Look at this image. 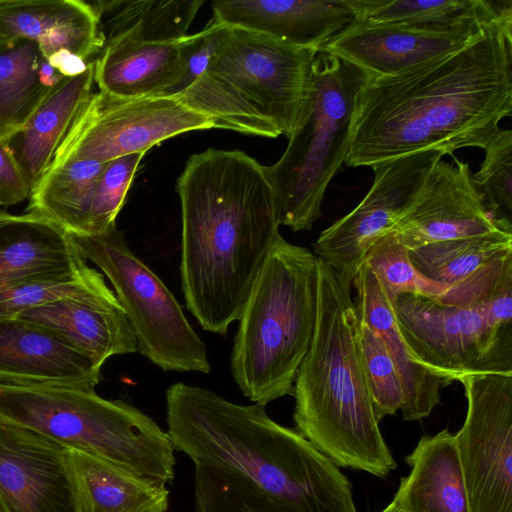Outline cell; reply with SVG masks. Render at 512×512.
<instances>
[{
    "label": "cell",
    "instance_id": "4dcf8cb0",
    "mask_svg": "<svg viewBox=\"0 0 512 512\" xmlns=\"http://www.w3.org/2000/svg\"><path fill=\"white\" fill-rule=\"evenodd\" d=\"M45 59L39 45L17 38L0 41V138L6 141L20 130L53 89L39 79Z\"/></svg>",
    "mask_w": 512,
    "mask_h": 512
},
{
    "label": "cell",
    "instance_id": "8992f818",
    "mask_svg": "<svg viewBox=\"0 0 512 512\" xmlns=\"http://www.w3.org/2000/svg\"><path fill=\"white\" fill-rule=\"evenodd\" d=\"M317 52L232 27L205 72L177 97L214 128L288 139L301 121Z\"/></svg>",
    "mask_w": 512,
    "mask_h": 512
},
{
    "label": "cell",
    "instance_id": "d4e9b609",
    "mask_svg": "<svg viewBox=\"0 0 512 512\" xmlns=\"http://www.w3.org/2000/svg\"><path fill=\"white\" fill-rule=\"evenodd\" d=\"M85 263L71 236L58 226L33 213L0 211V287Z\"/></svg>",
    "mask_w": 512,
    "mask_h": 512
},
{
    "label": "cell",
    "instance_id": "4316f807",
    "mask_svg": "<svg viewBox=\"0 0 512 512\" xmlns=\"http://www.w3.org/2000/svg\"><path fill=\"white\" fill-rule=\"evenodd\" d=\"M357 20L435 31L482 28L512 19L511 0H349Z\"/></svg>",
    "mask_w": 512,
    "mask_h": 512
},
{
    "label": "cell",
    "instance_id": "e0dca14e",
    "mask_svg": "<svg viewBox=\"0 0 512 512\" xmlns=\"http://www.w3.org/2000/svg\"><path fill=\"white\" fill-rule=\"evenodd\" d=\"M18 318L58 336L97 369L112 356L137 351L126 314L106 283L86 295L30 309Z\"/></svg>",
    "mask_w": 512,
    "mask_h": 512
},
{
    "label": "cell",
    "instance_id": "74e56055",
    "mask_svg": "<svg viewBox=\"0 0 512 512\" xmlns=\"http://www.w3.org/2000/svg\"><path fill=\"white\" fill-rule=\"evenodd\" d=\"M232 27L214 20L201 31L178 41L183 73L167 95L178 96L187 90L207 69L229 39Z\"/></svg>",
    "mask_w": 512,
    "mask_h": 512
},
{
    "label": "cell",
    "instance_id": "7c38bea8",
    "mask_svg": "<svg viewBox=\"0 0 512 512\" xmlns=\"http://www.w3.org/2000/svg\"><path fill=\"white\" fill-rule=\"evenodd\" d=\"M466 418L454 434L470 512H512V374L459 379Z\"/></svg>",
    "mask_w": 512,
    "mask_h": 512
},
{
    "label": "cell",
    "instance_id": "9a60e30c",
    "mask_svg": "<svg viewBox=\"0 0 512 512\" xmlns=\"http://www.w3.org/2000/svg\"><path fill=\"white\" fill-rule=\"evenodd\" d=\"M0 495L7 512H79L68 449L0 423Z\"/></svg>",
    "mask_w": 512,
    "mask_h": 512
},
{
    "label": "cell",
    "instance_id": "44dd1931",
    "mask_svg": "<svg viewBox=\"0 0 512 512\" xmlns=\"http://www.w3.org/2000/svg\"><path fill=\"white\" fill-rule=\"evenodd\" d=\"M355 309L358 318L368 324L383 340L393 359L403 388V419L428 417L440 403L441 389L447 384L423 367L405 341L397 324L393 305L379 281L365 262L357 273Z\"/></svg>",
    "mask_w": 512,
    "mask_h": 512
},
{
    "label": "cell",
    "instance_id": "60d3db41",
    "mask_svg": "<svg viewBox=\"0 0 512 512\" xmlns=\"http://www.w3.org/2000/svg\"><path fill=\"white\" fill-rule=\"evenodd\" d=\"M381 512H403L401 509L396 507L394 504L390 503L384 510Z\"/></svg>",
    "mask_w": 512,
    "mask_h": 512
},
{
    "label": "cell",
    "instance_id": "9c48e42d",
    "mask_svg": "<svg viewBox=\"0 0 512 512\" xmlns=\"http://www.w3.org/2000/svg\"><path fill=\"white\" fill-rule=\"evenodd\" d=\"M70 236L80 255L112 284L139 353L164 371H211L204 342L171 291L128 247L122 231L115 227L100 235Z\"/></svg>",
    "mask_w": 512,
    "mask_h": 512
},
{
    "label": "cell",
    "instance_id": "8fae6325",
    "mask_svg": "<svg viewBox=\"0 0 512 512\" xmlns=\"http://www.w3.org/2000/svg\"><path fill=\"white\" fill-rule=\"evenodd\" d=\"M214 128L212 119L179 97L120 98L92 92L51 163L86 159L100 163L151 147L180 134Z\"/></svg>",
    "mask_w": 512,
    "mask_h": 512
},
{
    "label": "cell",
    "instance_id": "ffe728a7",
    "mask_svg": "<svg viewBox=\"0 0 512 512\" xmlns=\"http://www.w3.org/2000/svg\"><path fill=\"white\" fill-rule=\"evenodd\" d=\"M36 42L47 59L66 49L92 62L103 40L90 2L81 0H0V41Z\"/></svg>",
    "mask_w": 512,
    "mask_h": 512
},
{
    "label": "cell",
    "instance_id": "b9f144b4",
    "mask_svg": "<svg viewBox=\"0 0 512 512\" xmlns=\"http://www.w3.org/2000/svg\"><path fill=\"white\" fill-rule=\"evenodd\" d=\"M0 512H7L6 507L4 505V502L2 500V497L0 495Z\"/></svg>",
    "mask_w": 512,
    "mask_h": 512
},
{
    "label": "cell",
    "instance_id": "52a82bcc",
    "mask_svg": "<svg viewBox=\"0 0 512 512\" xmlns=\"http://www.w3.org/2000/svg\"><path fill=\"white\" fill-rule=\"evenodd\" d=\"M0 423L33 431L165 485L175 477L174 448L167 432L135 406L105 399L94 389L0 384Z\"/></svg>",
    "mask_w": 512,
    "mask_h": 512
},
{
    "label": "cell",
    "instance_id": "ba28073f",
    "mask_svg": "<svg viewBox=\"0 0 512 512\" xmlns=\"http://www.w3.org/2000/svg\"><path fill=\"white\" fill-rule=\"evenodd\" d=\"M368 78L352 63L317 52L301 121L282 156L268 166L280 225L306 231L320 218L326 189L347 157L355 99Z\"/></svg>",
    "mask_w": 512,
    "mask_h": 512
},
{
    "label": "cell",
    "instance_id": "484cf974",
    "mask_svg": "<svg viewBox=\"0 0 512 512\" xmlns=\"http://www.w3.org/2000/svg\"><path fill=\"white\" fill-rule=\"evenodd\" d=\"M79 512H166V485L123 466L68 449Z\"/></svg>",
    "mask_w": 512,
    "mask_h": 512
},
{
    "label": "cell",
    "instance_id": "f546056e",
    "mask_svg": "<svg viewBox=\"0 0 512 512\" xmlns=\"http://www.w3.org/2000/svg\"><path fill=\"white\" fill-rule=\"evenodd\" d=\"M511 253L512 232L500 230L414 248L409 257L422 275L451 288Z\"/></svg>",
    "mask_w": 512,
    "mask_h": 512
},
{
    "label": "cell",
    "instance_id": "3957f363",
    "mask_svg": "<svg viewBox=\"0 0 512 512\" xmlns=\"http://www.w3.org/2000/svg\"><path fill=\"white\" fill-rule=\"evenodd\" d=\"M166 421L174 450L194 465L235 471L295 512H357L338 466L261 404L176 382L166 390Z\"/></svg>",
    "mask_w": 512,
    "mask_h": 512
},
{
    "label": "cell",
    "instance_id": "d6986e66",
    "mask_svg": "<svg viewBox=\"0 0 512 512\" xmlns=\"http://www.w3.org/2000/svg\"><path fill=\"white\" fill-rule=\"evenodd\" d=\"M100 374L50 331L18 317L0 319V384L94 389Z\"/></svg>",
    "mask_w": 512,
    "mask_h": 512
},
{
    "label": "cell",
    "instance_id": "83f0119b",
    "mask_svg": "<svg viewBox=\"0 0 512 512\" xmlns=\"http://www.w3.org/2000/svg\"><path fill=\"white\" fill-rule=\"evenodd\" d=\"M90 4L98 16L104 45L178 41L187 35L204 1L100 0Z\"/></svg>",
    "mask_w": 512,
    "mask_h": 512
},
{
    "label": "cell",
    "instance_id": "ab89813d",
    "mask_svg": "<svg viewBox=\"0 0 512 512\" xmlns=\"http://www.w3.org/2000/svg\"><path fill=\"white\" fill-rule=\"evenodd\" d=\"M47 61L63 77L77 76L83 73L90 64V62L66 49L56 51L47 58Z\"/></svg>",
    "mask_w": 512,
    "mask_h": 512
},
{
    "label": "cell",
    "instance_id": "7a4b0ae2",
    "mask_svg": "<svg viewBox=\"0 0 512 512\" xmlns=\"http://www.w3.org/2000/svg\"><path fill=\"white\" fill-rule=\"evenodd\" d=\"M176 189L186 306L202 329L225 335L281 235L268 166L240 150L209 148L189 157Z\"/></svg>",
    "mask_w": 512,
    "mask_h": 512
},
{
    "label": "cell",
    "instance_id": "cb8c5ba5",
    "mask_svg": "<svg viewBox=\"0 0 512 512\" xmlns=\"http://www.w3.org/2000/svg\"><path fill=\"white\" fill-rule=\"evenodd\" d=\"M178 41L104 44L93 61L98 90L120 98L167 95L183 73Z\"/></svg>",
    "mask_w": 512,
    "mask_h": 512
},
{
    "label": "cell",
    "instance_id": "6da1fadb",
    "mask_svg": "<svg viewBox=\"0 0 512 512\" xmlns=\"http://www.w3.org/2000/svg\"><path fill=\"white\" fill-rule=\"evenodd\" d=\"M512 114V19L463 48L399 74L368 78L355 99L347 166L427 150L484 149Z\"/></svg>",
    "mask_w": 512,
    "mask_h": 512
},
{
    "label": "cell",
    "instance_id": "836d02e7",
    "mask_svg": "<svg viewBox=\"0 0 512 512\" xmlns=\"http://www.w3.org/2000/svg\"><path fill=\"white\" fill-rule=\"evenodd\" d=\"M387 297L411 294L441 300L448 287L422 275L413 265L409 250L386 234L370 251L366 261Z\"/></svg>",
    "mask_w": 512,
    "mask_h": 512
},
{
    "label": "cell",
    "instance_id": "d6a6232c",
    "mask_svg": "<svg viewBox=\"0 0 512 512\" xmlns=\"http://www.w3.org/2000/svg\"><path fill=\"white\" fill-rule=\"evenodd\" d=\"M194 496L196 512H295L223 467L195 465Z\"/></svg>",
    "mask_w": 512,
    "mask_h": 512
},
{
    "label": "cell",
    "instance_id": "5b68a950",
    "mask_svg": "<svg viewBox=\"0 0 512 512\" xmlns=\"http://www.w3.org/2000/svg\"><path fill=\"white\" fill-rule=\"evenodd\" d=\"M318 257L281 235L270 249L239 315L230 369L253 403L292 394L316 320Z\"/></svg>",
    "mask_w": 512,
    "mask_h": 512
},
{
    "label": "cell",
    "instance_id": "ac0fdd59",
    "mask_svg": "<svg viewBox=\"0 0 512 512\" xmlns=\"http://www.w3.org/2000/svg\"><path fill=\"white\" fill-rule=\"evenodd\" d=\"M212 10L230 27L318 51L357 20L349 0H217Z\"/></svg>",
    "mask_w": 512,
    "mask_h": 512
},
{
    "label": "cell",
    "instance_id": "d590c367",
    "mask_svg": "<svg viewBox=\"0 0 512 512\" xmlns=\"http://www.w3.org/2000/svg\"><path fill=\"white\" fill-rule=\"evenodd\" d=\"M361 365L378 422L394 415L403 404V388L397 367L381 337L358 318Z\"/></svg>",
    "mask_w": 512,
    "mask_h": 512
},
{
    "label": "cell",
    "instance_id": "1f68e13d",
    "mask_svg": "<svg viewBox=\"0 0 512 512\" xmlns=\"http://www.w3.org/2000/svg\"><path fill=\"white\" fill-rule=\"evenodd\" d=\"M87 262L77 269L20 279L0 287V319L66 298L86 295L105 284Z\"/></svg>",
    "mask_w": 512,
    "mask_h": 512
},
{
    "label": "cell",
    "instance_id": "4fadbf2b",
    "mask_svg": "<svg viewBox=\"0 0 512 512\" xmlns=\"http://www.w3.org/2000/svg\"><path fill=\"white\" fill-rule=\"evenodd\" d=\"M443 157L427 150L377 163L373 183L360 203L323 230L315 255L348 290L373 247L388 234L402 210L423 187L435 163Z\"/></svg>",
    "mask_w": 512,
    "mask_h": 512
},
{
    "label": "cell",
    "instance_id": "8d00e7d4",
    "mask_svg": "<svg viewBox=\"0 0 512 512\" xmlns=\"http://www.w3.org/2000/svg\"><path fill=\"white\" fill-rule=\"evenodd\" d=\"M144 154H129L103 164L95 187L87 236L100 235L116 227L117 215Z\"/></svg>",
    "mask_w": 512,
    "mask_h": 512
},
{
    "label": "cell",
    "instance_id": "2e32d148",
    "mask_svg": "<svg viewBox=\"0 0 512 512\" xmlns=\"http://www.w3.org/2000/svg\"><path fill=\"white\" fill-rule=\"evenodd\" d=\"M484 27L435 31L356 20L319 51L352 63L369 78L387 77L463 48Z\"/></svg>",
    "mask_w": 512,
    "mask_h": 512
},
{
    "label": "cell",
    "instance_id": "5bb4252c",
    "mask_svg": "<svg viewBox=\"0 0 512 512\" xmlns=\"http://www.w3.org/2000/svg\"><path fill=\"white\" fill-rule=\"evenodd\" d=\"M504 230L475 189L469 163L453 156L431 169L423 187L402 210L389 234L408 250L428 244Z\"/></svg>",
    "mask_w": 512,
    "mask_h": 512
},
{
    "label": "cell",
    "instance_id": "277c9868",
    "mask_svg": "<svg viewBox=\"0 0 512 512\" xmlns=\"http://www.w3.org/2000/svg\"><path fill=\"white\" fill-rule=\"evenodd\" d=\"M358 323L351 290L318 258L315 327L293 385V418L297 431L337 466L384 478L396 462L363 373Z\"/></svg>",
    "mask_w": 512,
    "mask_h": 512
},
{
    "label": "cell",
    "instance_id": "30bf717a",
    "mask_svg": "<svg viewBox=\"0 0 512 512\" xmlns=\"http://www.w3.org/2000/svg\"><path fill=\"white\" fill-rule=\"evenodd\" d=\"M490 298L451 305L403 294L392 305L417 361L449 385L467 375L512 374V311Z\"/></svg>",
    "mask_w": 512,
    "mask_h": 512
},
{
    "label": "cell",
    "instance_id": "f35d334b",
    "mask_svg": "<svg viewBox=\"0 0 512 512\" xmlns=\"http://www.w3.org/2000/svg\"><path fill=\"white\" fill-rule=\"evenodd\" d=\"M28 187L13 155L0 138V206H11L29 198Z\"/></svg>",
    "mask_w": 512,
    "mask_h": 512
},
{
    "label": "cell",
    "instance_id": "603a6c76",
    "mask_svg": "<svg viewBox=\"0 0 512 512\" xmlns=\"http://www.w3.org/2000/svg\"><path fill=\"white\" fill-rule=\"evenodd\" d=\"M411 467L392 504L403 512H470L454 434L444 429L421 437L407 455Z\"/></svg>",
    "mask_w": 512,
    "mask_h": 512
},
{
    "label": "cell",
    "instance_id": "7402d4cb",
    "mask_svg": "<svg viewBox=\"0 0 512 512\" xmlns=\"http://www.w3.org/2000/svg\"><path fill=\"white\" fill-rule=\"evenodd\" d=\"M94 62L81 74L64 77L24 126L5 143L31 189L51 164L84 102L93 92Z\"/></svg>",
    "mask_w": 512,
    "mask_h": 512
},
{
    "label": "cell",
    "instance_id": "e575fe53",
    "mask_svg": "<svg viewBox=\"0 0 512 512\" xmlns=\"http://www.w3.org/2000/svg\"><path fill=\"white\" fill-rule=\"evenodd\" d=\"M485 156L472 183L488 213L512 229V130L499 129L484 148Z\"/></svg>",
    "mask_w": 512,
    "mask_h": 512
},
{
    "label": "cell",
    "instance_id": "f1b7e54d",
    "mask_svg": "<svg viewBox=\"0 0 512 512\" xmlns=\"http://www.w3.org/2000/svg\"><path fill=\"white\" fill-rule=\"evenodd\" d=\"M104 163L69 159L51 163L31 189L28 213L66 233L87 236L96 183Z\"/></svg>",
    "mask_w": 512,
    "mask_h": 512
}]
</instances>
